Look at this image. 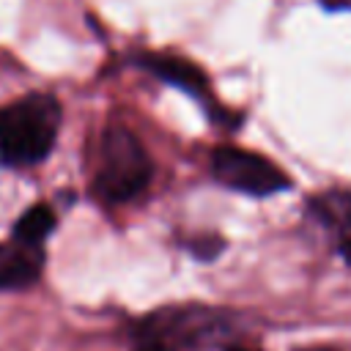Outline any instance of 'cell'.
Listing matches in <instances>:
<instances>
[{"label": "cell", "instance_id": "cell-5", "mask_svg": "<svg viewBox=\"0 0 351 351\" xmlns=\"http://www.w3.org/2000/svg\"><path fill=\"white\" fill-rule=\"evenodd\" d=\"M44 255L38 247L8 241L0 247V291H19L38 280Z\"/></svg>", "mask_w": 351, "mask_h": 351}, {"label": "cell", "instance_id": "cell-4", "mask_svg": "<svg viewBox=\"0 0 351 351\" xmlns=\"http://www.w3.org/2000/svg\"><path fill=\"white\" fill-rule=\"evenodd\" d=\"M137 66L151 71L154 77H159L167 85H176L186 93H192L195 99H203L208 93V80L203 74L200 66L178 58V55H162V52H143L137 55Z\"/></svg>", "mask_w": 351, "mask_h": 351}, {"label": "cell", "instance_id": "cell-7", "mask_svg": "<svg viewBox=\"0 0 351 351\" xmlns=\"http://www.w3.org/2000/svg\"><path fill=\"white\" fill-rule=\"evenodd\" d=\"M310 211L326 225L351 228V192H326L310 200Z\"/></svg>", "mask_w": 351, "mask_h": 351}, {"label": "cell", "instance_id": "cell-8", "mask_svg": "<svg viewBox=\"0 0 351 351\" xmlns=\"http://www.w3.org/2000/svg\"><path fill=\"white\" fill-rule=\"evenodd\" d=\"M189 250H192L195 258L211 261V258L222 250V239H219V236H200V239H195V241L189 244Z\"/></svg>", "mask_w": 351, "mask_h": 351}, {"label": "cell", "instance_id": "cell-6", "mask_svg": "<svg viewBox=\"0 0 351 351\" xmlns=\"http://www.w3.org/2000/svg\"><path fill=\"white\" fill-rule=\"evenodd\" d=\"M55 228V214L49 206L38 203V206H30L14 225V241L25 244V247H41V241L52 233Z\"/></svg>", "mask_w": 351, "mask_h": 351}, {"label": "cell", "instance_id": "cell-3", "mask_svg": "<svg viewBox=\"0 0 351 351\" xmlns=\"http://www.w3.org/2000/svg\"><path fill=\"white\" fill-rule=\"evenodd\" d=\"M211 173L222 186L252 197H269L291 186V178L271 159L236 145H219L211 154Z\"/></svg>", "mask_w": 351, "mask_h": 351}, {"label": "cell", "instance_id": "cell-11", "mask_svg": "<svg viewBox=\"0 0 351 351\" xmlns=\"http://www.w3.org/2000/svg\"><path fill=\"white\" fill-rule=\"evenodd\" d=\"M318 351H329V348H318Z\"/></svg>", "mask_w": 351, "mask_h": 351}, {"label": "cell", "instance_id": "cell-9", "mask_svg": "<svg viewBox=\"0 0 351 351\" xmlns=\"http://www.w3.org/2000/svg\"><path fill=\"white\" fill-rule=\"evenodd\" d=\"M321 5L329 11H351V0H321Z\"/></svg>", "mask_w": 351, "mask_h": 351}, {"label": "cell", "instance_id": "cell-10", "mask_svg": "<svg viewBox=\"0 0 351 351\" xmlns=\"http://www.w3.org/2000/svg\"><path fill=\"white\" fill-rule=\"evenodd\" d=\"M228 351H250V348H241V346H233V348H228Z\"/></svg>", "mask_w": 351, "mask_h": 351}, {"label": "cell", "instance_id": "cell-1", "mask_svg": "<svg viewBox=\"0 0 351 351\" xmlns=\"http://www.w3.org/2000/svg\"><path fill=\"white\" fill-rule=\"evenodd\" d=\"M60 129V101L52 93H27L0 107V162L38 165L49 156Z\"/></svg>", "mask_w": 351, "mask_h": 351}, {"label": "cell", "instance_id": "cell-2", "mask_svg": "<svg viewBox=\"0 0 351 351\" xmlns=\"http://www.w3.org/2000/svg\"><path fill=\"white\" fill-rule=\"evenodd\" d=\"M154 176V165L143 143L126 126H110L99 140L93 192L99 200L118 206L137 197Z\"/></svg>", "mask_w": 351, "mask_h": 351}]
</instances>
